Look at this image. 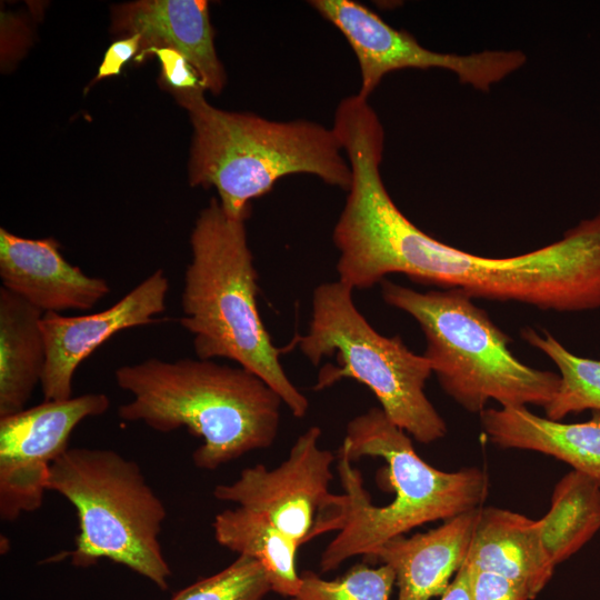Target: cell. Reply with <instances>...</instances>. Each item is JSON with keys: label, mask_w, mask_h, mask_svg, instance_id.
I'll return each instance as SVG.
<instances>
[{"label": "cell", "mask_w": 600, "mask_h": 600, "mask_svg": "<svg viewBox=\"0 0 600 600\" xmlns=\"http://www.w3.org/2000/svg\"><path fill=\"white\" fill-rule=\"evenodd\" d=\"M480 421L494 446L551 456L600 487V410L592 411L588 421L563 423L537 416L527 407L487 408Z\"/></svg>", "instance_id": "cell-17"}, {"label": "cell", "mask_w": 600, "mask_h": 600, "mask_svg": "<svg viewBox=\"0 0 600 600\" xmlns=\"http://www.w3.org/2000/svg\"><path fill=\"white\" fill-rule=\"evenodd\" d=\"M216 541L259 561L267 571L272 591L293 598L300 588L296 556L300 546L262 516L241 507L217 513L212 523Z\"/></svg>", "instance_id": "cell-19"}, {"label": "cell", "mask_w": 600, "mask_h": 600, "mask_svg": "<svg viewBox=\"0 0 600 600\" xmlns=\"http://www.w3.org/2000/svg\"><path fill=\"white\" fill-rule=\"evenodd\" d=\"M110 407L104 393L42 403L0 418V517L13 521L41 507L51 463L68 448L73 429Z\"/></svg>", "instance_id": "cell-11"}, {"label": "cell", "mask_w": 600, "mask_h": 600, "mask_svg": "<svg viewBox=\"0 0 600 600\" xmlns=\"http://www.w3.org/2000/svg\"><path fill=\"white\" fill-rule=\"evenodd\" d=\"M480 508L427 532L396 537L367 557L394 571L397 600H430L447 591L467 558Z\"/></svg>", "instance_id": "cell-15"}, {"label": "cell", "mask_w": 600, "mask_h": 600, "mask_svg": "<svg viewBox=\"0 0 600 600\" xmlns=\"http://www.w3.org/2000/svg\"><path fill=\"white\" fill-rule=\"evenodd\" d=\"M271 591L262 564L250 557L238 556L224 569L180 589L170 600H264Z\"/></svg>", "instance_id": "cell-23"}, {"label": "cell", "mask_w": 600, "mask_h": 600, "mask_svg": "<svg viewBox=\"0 0 600 600\" xmlns=\"http://www.w3.org/2000/svg\"><path fill=\"white\" fill-rule=\"evenodd\" d=\"M300 577L293 600H390L396 583L394 571L387 564L372 568L359 563L336 580H324L310 570Z\"/></svg>", "instance_id": "cell-22"}, {"label": "cell", "mask_w": 600, "mask_h": 600, "mask_svg": "<svg viewBox=\"0 0 600 600\" xmlns=\"http://www.w3.org/2000/svg\"><path fill=\"white\" fill-rule=\"evenodd\" d=\"M148 54L158 57L164 84L171 87L173 92L204 90L197 71L179 51L171 48H149L139 52L134 59L140 62Z\"/></svg>", "instance_id": "cell-24"}, {"label": "cell", "mask_w": 600, "mask_h": 600, "mask_svg": "<svg viewBox=\"0 0 600 600\" xmlns=\"http://www.w3.org/2000/svg\"><path fill=\"white\" fill-rule=\"evenodd\" d=\"M114 379L132 396L118 408L119 418L163 433L186 427L202 439L192 453L199 469L213 471L277 438L282 399L240 366L150 358L118 368Z\"/></svg>", "instance_id": "cell-3"}, {"label": "cell", "mask_w": 600, "mask_h": 600, "mask_svg": "<svg viewBox=\"0 0 600 600\" xmlns=\"http://www.w3.org/2000/svg\"><path fill=\"white\" fill-rule=\"evenodd\" d=\"M521 338L543 352L559 370V387L543 408L544 417L561 421L571 413L600 410V360L573 354L547 331L527 327L521 330Z\"/></svg>", "instance_id": "cell-21"}, {"label": "cell", "mask_w": 600, "mask_h": 600, "mask_svg": "<svg viewBox=\"0 0 600 600\" xmlns=\"http://www.w3.org/2000/svg\"><path fill=\"white\" fill-rule=\"evenodd\" d=\"M353 290L341 281L319 284L312 294V316L307 333L288 346H298L317 366L336 356L338 366L327 364L314 390L351 378L369 388L387 417L420 443H432L447 433V424L428 399L424 387L432 373L423 354L411 351L400 336L376 331L357 309Z\"/></svg>", "instance_id": "cell-8"}, {"label": "cell", "mask_w": 600, "mask_h": 600, "mask_svg": "<svg viewBox=\"0 0 600 600\" xmlns=\"http://www.w3.org/2000/svg\"><path fill=\"white\" fill-rule=\"evenodd\" d=\"M464 561L517 582L531 599L550 581L556 568L543 542L540 519L496 507L479 509Z\"/></svg>", "instance_id": "cell-16"}, {"label": "cell", "mask_w": 600, "mask_h": 600, "mask_svg": "<svg viewBox=\"0 0 600 600\" xmlns=\"http://www.w3.org/2000/svg\"><path fill=\"white\" fill-rule=\"evenodd\" d=\"M309 3L349 42L360 68L358 94L364 99L387 73L396 70L444 69L456 73L461 83L487 92L527 62V56L520 50H483L470 54L429 50L409 32L392 28L356 1L313 0Z\"/></svg>", "instance_id": "cell-10"}, {"label": "cell", "mask_w": 600, "mask_h": 600, "mask_svg": "<svg viewBox=\"0 0 600 600\" xmlns=\"http://www.w3.org/2000/svg\"><path fill=\"white\" fill-rule=\"evenodd\" d=\"M112 30L139 34L140 52L171 48L197 71L204 90L213 94L226 84L224 69L216 53L213 29L204 0H142L114 7Z\"/></svg>", "instance_id": "cell-14"}, {"label": "cell", "mask_w": 600, "mask_h": 600, "mask_svg": "<svg viewBox=\"0 0 600 600\" xmlns=\"http://www.w3.org/2000/svg\"><path fill=\"white\" fill-rule=\"evenodd\" d=\"M2 287L46 312L89 310L110 292L102 278L69 263L49 237L27 239L0 229Z\"/></svg>", "instance_id": "cell-13"}, {"label": "cell", "mask_w": 600, "mask_h": 600, "mask_svg": "<svg viewBox=\"0 0 600 600\" xmlns=\"http://www.w3.org/2000/svg\"><path fill=\"white\" fill-rule=\"evenodd\" d=\"M339 281L368 289L388 274L458 289L469 297L513 301L541 310L600 308V212L562 238L508 258L472 254L427 234L394 204L378 173L359 177L334 224Z\"/></svg>", "instance_id": "cell-1"}, {"label": "cell", "mask_w": 600, "mask_h": 600, "mask_svg": "<svg viewBox=\"0 0 600 600\" xmlns=\"http://www.w3.org/2000/svg\"><path fill=\"white\" fill-rule=\"evenodd\" d=\"M191 261L183 279L180 324L192 334L199 359L226 358L257 374L303 418L308 399L286 374L258 310V272L246 220L233 219L211 198L190 236Z\"/></svg>", "instance_id": "cell-4"}, {"label": "cell", "mask_w": 600, "mask_h": 600, "mask_svg": "<svg viewBox=\"0 0 600 600\" xmlns=\"http://www.w3.org/2000/svg\"><path fill=\"white\" fill-rule=\"evenodd\" d=\"M337 469L349 511L321 553L322 572L352 557L367 558L384 542L424 523L480 508L489 490L488 476L480 468L442 471L427 463L409 434L380 407L348 422Z\"/></svg>", "instance_id": "cell-2"}, {"label": "cell", "mask_w": 600, "mask_h": 600, "mask_svg": "<svg viewBox=\"0 0 600 600\" xmlns=\"http://www.w3.org/2000/svg\"><path fill=\"white\" fill-rule=\"evenodd\" d=\"M441 600H472L470 591L469 571L463 562L458 570Z\"/></svg>", "instance_id": "cell-27"}, {"label": "cell", "mask_w": 600, "mask_h": 600, "mask_svg": "<svg viewBox=\"0 0 600 600\" xmlns=\"http://www.w3.org/2000/svg\"><path fill=\"white\" fill-rule=\"evenodd\" d=\"M464 563L469 571L472 600H531L528 591L517 582Z\"/></svg>", "instance_id": "cell-25"}, {"label": "cell", "mask_w": 600, "mask_h": 600, "mask_svg": "<svg viewBox=\"0 0 600 600\" xmlns=\"http://www.w3.org/2000/svg\"><path fill=\"white\" fill-rule=\"evenodd\" d=\"M381 284L384 302L419 323L432 372L467 411L480 414L490 400L501 408H544L557 393L559 373L518 360L509 349V336L464 292H419L387 280Z\"/></svg>", "instance_id": "cell-6"}, {"label": "cell", "mask_w": 600, "mask_h": 600, "mask_svg": "<svg viewBox=\"0 0 600 600\" xmlns=\"http://www.w3.org/2000/svg\"><path fill=\"white\" fill-rule=\"evenodd\" d=\"M203 91L173 92L193 127L190 184L214 187L229 217L247 220L251 200L289 174H313L327 184L350 189V164L333 128L221 110L207 102Z\"/></svg>", "instance_id": "cell-5"}, {"label": "cell", "mask_w": 600, "mask_h": 600, "mask_svg": "<svg viewBox=\"0 0 600 600\" xmlns=\"http://www.w3.org/2000/svg\"><path fill=\"white\" fill-rule=\"evenodd\" d=\"M543 542L557 566L578 552L600 529V487L571 470L556 484L540 519Z\"/></svg>", "instance_id": "cell-20"}, {"label": "cell", "mask_w": 600, "mask_h": 600, "mask_svg": "<svg viewBox=\"0 0 600 600\" xmlns=\"http://www.w3.org/2000/svg\"><path fill=\"white\" fill-rule=\"evenodd\" d=\"M43 312L0 288V418L26 409L46 366Z\"/></svg>", "instance_id": "cell-18"}, {"label": "cell", "mask_w": 600, "mask_h": 600, "mask_svg": "<svg viewBox=\"0 0 600 600\" xmlns=\"http://www.w3.org/2000/svg\"><path fill=\"white\" fill-rule=\"evenodd\" d=\"M321 429L310 427L276 468H244L232 483L218 484L213 496L266 518L300 547L343 527L349 511L346 493L329 490L334 454L319 444Z\"/></svg>", "instance_id": "cell-9"}, {"label": "cell", "mask_w": 600, "mask_h": 600, "mask_svg": "<svg viewBox=\"0 0 600 600\" xmlns=\"http://www.w3.org/2000/svg\"><path fill=\"white\" fill-rule=\"evenodd\" d=\"M169 280L158 269L109 308L91 314L66 317L46 312L41 329L46 366L41 378L44 400L72 397V379L79 364L116 333L157 323L166 311Z\"/></svg>", "instance_id": "cell-12"}, {"label": "cell", "mask_w": 600, "mask_h": 600, "mask_svg": "<svg viewBox=\"0 0 600 600\" xmlns=\"http://www.w3.org/2000/svg\"><path fill=\"white\" fill-rule=\"evenodd\" d=\"M140 42L141 37L139 34H132L113 42L104 54L96 80L118 76L122 66L139 51Z\"/></svg>", "instance_id": "cell-26"}, {"label": "cell", "mask_w": 600, "mask_h": 600, "mask_svg": "<svg viewBox=\"0 0 600 600\" xmlns=\"http://www.w3.org/2000/svg\"><path fill=\"white\" fill-rule=\"evenodd\" d=\"M47 490L77 511L72 566L107 559L169 588L172 571L159 540L167 509L137 462L110 449L69 448L51 463Z\"/></svg>", "instance_id": "cell-7"}]
</instances>
